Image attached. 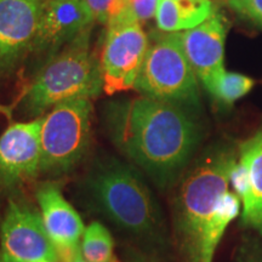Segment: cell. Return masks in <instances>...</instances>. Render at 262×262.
Returning <instances> with one entry per match:
<instances>
[{
    "label": "cell",
    "mask_w": 262,
    "mask_h": 262,
    "mask_svg": "<svg viewBox=\"0 0 262 262\" xmlns=\"http://www.w3.org/2000/svg\"><path fill=\"white\" fill-rule=\"evenodd\" d=\"M103 120L114 146L160 191L178 183L201 141L188 110L143 95L110 102Z\"/></svg>",
    "instance_id": "obj_1"
},
{
    "label": "cell",
    "mask_w": 262,
    "mask_h": 262,
    "mask_svg": "<svg viewBox=\"0 0 262 262\" xmlns=\"http://www.w3.org/2000/svg\"><path fill=\"white\" fill-rule=\"evenodd\" d=\"M88 206L147 250L168 247L162 208L139 169L116 158L98 160L80 183Z\"/></svg>",
    "instance_id": "obj_2"
},
{
    "label": "cell",
    "mask_w": 262,
    "mask_h": 262,
    "mask_svg": "<svg viewBox=\"0 0 262 262\" xmlns=\"http://www.w3.org/2000/svg\"><path fill=\"white\" fill-rule=\"evenodd\" d=\"M237 159L229 147H214L186 169L176 183L172 226L183 262L196 261L202 231L210 220L219 199L229 191V172Z\"/></svg>",
    "instance_id": "obj_3"
},
{
    "label": "cell",
    "mask_w": 262,
    "mask_h": 262,
    "mask_svg": "<svg viewBox=\"0 0 262 262\" xmlns=\"http://www.w3.org/2000/svg\"><path fill=\"white\" fill-rule=\"evenodd\" d=\"M101 90L100 61L90 50L86 31L51 58L38 74L26 91L24 108L28 116H40L64 101L96 97Z\"/></svg>",
    "instance_id": "obj_4"
},
{
    "label": "cell",
    "mask_w": 262,
    "mask_h": 262,
    "mask_svg": "<svg viewBox=\"0 0 262 262\" xmlns=\"http://www.w3.org/2000/svg\"><path fill=\"white\" fill-rule=\"evenodd\" d=\"M195 72L182 47L180 33H155L135 83L143 96L178 104L186 110L199 107Z\"/></svg>",
    "instance_id": "obj_5"
},
{
    "label": "cell",
    "mask_w": 262,
    "mask_h": 262,
    "mask_svg": "<svg viewBox=\"0 0 262 262\" xmlns=\"http://www.w3.org/2000/svg\"><path fill=\"white\" fill-rule=\"evenodd\" d=\"M90 98H73L55 106L41 120L40 172L56 179L83 159L90 143Z\"/></svg>",
    "instance_id": "obj_6"
},
{
    "label": "cell",
    "mask_w": 262,
    "mask_h": 262,
    "mask_svg": "<svg viewBox=\"0 0 262 262\" xmlns=\"http://www.w3.org/2000/svg\"><path fill=\"white\" fill-rule=\"evenodd\" d=\"M107 25L100 61L102 89L107 95H116L135 89L149 40L130 8Z\"/></svg>",
    "instance_id": "obj_7"
},
{
    "label": "cell",
    "mask_w": 262,
    "mask_h": 262,
    "mask_svg": "<svg viewBox=\"0 0 262 262\" xmlns=\"http://www.w3.org/2000/svg\"><path fill=\"white\" fill-rule=\"evenodd\" d=\"M2 253L9 262H57L56 248L41 215L32 208L10 202L0 225Z\"/></svg>",
    "instance_id": "obj_8"
},
{
    "label": "cell",
    "mask_w": 262,
    "mask_h": 262,
    "mask_svg": "<svg viewBox=\"0 0 262 262\" xmlns=\"http://www.w3.org/2000/svg\"><path fill=\"white\" fill-rule=\"evenodd\" d=\"M42 118L14 123L0 136V185L16 189L40 172Z\"/></svg>",
    "instance_id": "obj_9"
},
{
    "label": "cell",
    "mask_w": 262,
    "mask_h": 262,
    "mask_svg": "<svg viewBox=\"0 0 262 262\" xmlns=\"http://www.w3.org/2000/svg\"><path fill=\"white\" fill-rule=\"evenodd\" d=\"M44 0H0V73L33 47Z\"/></svg>",
    "instance_id": "obj_10"
},
{
    "label": "cell",
    "mask_w": 262,
    "mask_h": 262,
    "mask_svg": "<svg viewBox=\"0 0 262 262\" xmlns=\"http://www.w3.org/2000/svg\"><path fill=\"white\" fill-rule=\"evenodd\" d=\"M94 17L84 0H47L35 34L33 49L54 54L89 31Z\"/></svg>",
    "instance_id": "obj_11"
},
{
    "label": "cell",
    "mask_w": 262,
    "mask_h": 262,
    "mask_svg": "<svg viewBox=\"0 0 262 262\" xmlns=\"http://www.w3.org/2000/svg\"><path fill=\"white\" fill-rule=\"evenodd\" d=\"M228 26L224 16L215 12L195 28L181 34L182 47L196 77L205 83L224 70L225 44Z\"/></svg>",
    "instance_id": "obj_12"
},
{
    "label": "cell",
    "mask_w": 262,
    "mask_h": 262,
    "mask_svg": "<svg viewBox=\"0 0 262 262\" xmlns=\"http://www.w3.org/2000/svg\"><path fill=\"white\" fill-rule=\"evenodd\" d=\"M37 199L45 229L55 248L79 247L84 224L60 188L55 183H44L38 188Z\"/></svg>",
    "instance_id": "obj_13"
},
{
    "label": "cell",
    "mask_w": 262,
    "mask_h": 262,
    "mask_svg": "<svg viewBox=\"0 0 262 262\" xmlns=\"http://www.w3.org/2000/svg\"><path fill=\"white\" fill-rule=\"evenodd\" d=\"M239 156L247 162L250 193L242 209V224L262 235V129L241 146Z\"/></svg>",
    "instance_id": "obj_14"
},
{
    "label": "cell",
    "mask_w": 262,
    "mask_h": 262,
    "mask_svg": "<svg viewBox=\"0 0 262 262\" xmlns=\"http://www.w3.org/2000/svg\"><path fill=\"white\" fill-rule=\"evenodd\" d=\"M215 12L211 0H158L157 27L165 33L188 31L202 25Z\"/></svg>",
    "instance_id": "obj_15"
},
{
    "label": "cell",
    "mask_w": 262,
    "mask_h": 262,
    "mask_svg": "<svg viewBox=\"0 0 262 262\" xmlns=\"http://www.w3.org/2000/svg\"><path fill=\"white\" fill-rule=\"evenodd\" d=\"M242 202L234 192L227 191L219 199L210 220L203 228L195 262H214V256L228 225L241 215Z\"/></svg>",
    "instance_id": "obj_16"
},
{
    "label": "cell",
    "mask_w": 262,
    "mask_h": 262,
    "mask_svg": "<svg viewBox=\"0 0 262 262\" xmlns=\"http://www.w3.org/2000/svg\"><path fill=\"white\" fill-rule=\"evenodd\" d=\"M203 84L219 103L232 106L253 89L255 81L248 75L228 72L224 68Z\"/></svg>",
    "instance_id": "obj_17"
},
{
    "label": "cell",
    "mask_w": 262,
    "mask_h": 262,
    "mask_svg": "<svg viewBox=\"0 0 262 262\" xmlns=\"http://www.w3.org/2000/svg\"><path fill=\"white\" fill-rule=\"evenodd\" d=\"M81 254L88 262H111L113 256V238L106 226L94 221L85 227L80 245Z\"/></svg>",
    "instance_id": "obj_18"
},
{
    "label": "cell",
    "mask_w": 262,
    "mask_h": 262,
    "mask_svg": "<svg viewBox=\"0 0 262 262\" xmlns=\"http://www.w3.org/2000/svg\"><path fill=\"white\" fill-rule=\"evenodd\" d=\"M229 186L235 194L241 199L242 205L248 201L250 193V179H249V170L247 162L241 156L235 160L229 172Z\"/></svg>",
    "instance_id": "obj_19"
},
{
    "label": "cell",
    "mask_w": 262,
    "mask_h": 262,
    "mask_svg": "<svg viewBox=\"0 0 262 262\" xmlns=\"http://www.w3.org/2000/svg\"><path fill=\"white\" fill-rule=\"evenodd\" d=\"M227 4L239 17L262 28V0H227Z\"/></svg>",
    "instance_id": "obj_20"
},
{
    "label": "cell",
    "mask_w": 262,
    "mask_h": 262,
    "mask_svg": "<svg viewBox=\"0 0 262 262\" xmlns=\"http://www.w3.org/2000/svg\"><path fill=\"white\" fill-rule=\"evenodd\" d=\"M235 262H262V235H249L239 244Z\"/></svg>",
    "instance_id": "obj_21"
},
{
    "label": "cell",
    "mask_w": 262,
    "mask_h": 262,
    "mask_svg": "<svg viewBox=\"0 0 262 262\" xmlns=\"http://www.w3.org/2000/svg\"><path fill=\"white\" fill-rule=\"evenodd\" d=\"M88 9L93 15L94 21L100 24H108L116 15L117 0H84Z\"/></svg>",
    "instance_id": "obj_22"
},
{
    "label": "cell",
    "mask_w": 262,
    "mask_h": 262,
    "mask_svg": "<svg viewBox=\"0 0 262 262\" xmlns=\"http://www.w3.org/2000/svg\"><path fill=\"white\" fill-rule=\"evenodd\" d=\"M158 0H130V9L140 24L156 16Z\"/></svg>",
    "instance_id": "obj_23"
},
{
    "label": "cell",
    "mask_w": 262,
    "mask_h": 262,
    "mask_svg": "<svg viewBox=\"0 0 262 262\" xmlns=\"http://www.w3.org/2000/svg\"><path fill=\"white\" fill-rule=\"evenodd\" d=\"M130 8V0H117V6H116V15L113 17H116L119 14H122L123 11H125L126 9ZM112 17V18H113ZM111 18V19H112ZM110 19V21H111Z\"/></svg>",
    "instance_id": "obj_24"
},
{
    "label": "cell",
    "mask_w": 262,
    "mask_h": 262,
    "mask_svg": "<svg viewBox=\"0 0 262 262\" xmlns=\"http://www.w3.org/2000/svg\"><path fill=\"white\" fill-rule=\"evenodd\" d=\"M0 114H3V116H5L6 118H8V119H11L12 108L9 107V106H5V104L0 103Z\"/></svg>",
    "instance_id": "obj_25"
},
{
    "label": "cell",
    "mask_w": 262,
    "mask_h": 262,
    "mask_svg": "<svg viewBox=\"0 0 262 262\" xmlns=\"http://www.w3.org/2000/svg\"><path fill=\"white\" fill-rule=\"evenodd\" d=\"M71 262H88L86 260H85V258L83 257V254H81V250H79L77 253V255H75V256L73 257V260H72Z\"/></svg>",
    "instance_id": "obj_26"
},
{
    "label": "cell",
    "mask_w": 262,
    "mask_h": 262,
    "mask_svg": "<svg viewBox=\"0 0 262 262\" xmlns=\"http://www.w3.org/2000/svg\"><path fill=\"white\" fill-rule=\"evenodd\" d=\"M0 262H9V261L5 258L4 255H3L2 251H0Z\"/></svg>",
    "instance_id": "obj_27"
},
{
    "label": "cell",
    "mask_w": 262,
    "mask_h": 262,
    "mask_svg": "<svg viewBox=\"0 0 262 262\" xmlns=\"http://www.w3.org/2000/svg\"><path fill=\"white\" fill-rule=\"evenodd\" d=\"M111 262H119V260H118L117 257H113V258H112V261H111Z\"/></svg>",
    "instance_id": "obj_28"
},
{
    "label": "cell",
    "mask_w": 262,
    "mask_h": 262,
    "mask_svg": "<svg viewBox=\"0 0 262 262\" xmlns=\"http://www.w3.org/2000/svg\"><path fill=\"white\" fill-rule=\"evenodd\" d=\"M57 262H60V261H57Z\"/></svg>",
    "instance_id": "obj_29"
}]
</instances>
